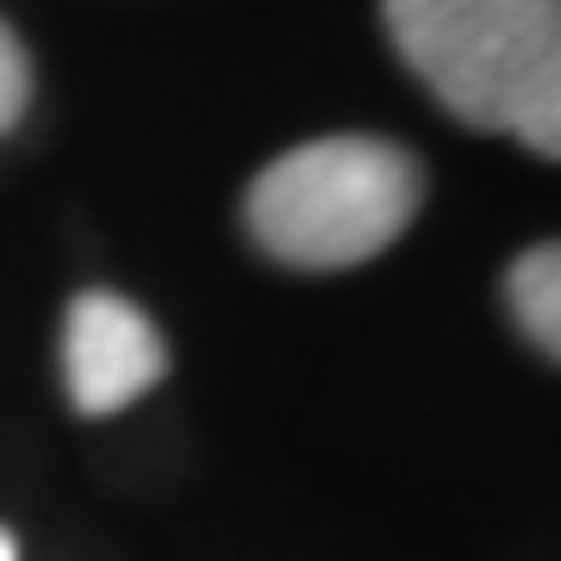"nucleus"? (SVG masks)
Returning <instances> with one entry per match:
<instances>
[{
    "label": "nucleus",
    "mask_w": 561,
    "mask_h": 561,
    "mask_svg": "<svg viewBox=\"0 0 561 561\" xmlns=\"http://www.w3.org/2000/svg\"><path fill=\"white\" fill-rule=\"evenodd\" d=\"M381 20L461 125L561 157V0H381Z\"/></svg>",
    "instance_id": "1"
},
{
    "label": "nucleus",
    "mask_w": 561,
    "mask_h": 561,
    "mask_svg": "<svg viewBox=\"0 0 561 561\" xmlns=\"http://www.w3.org/2000/svg\"><path fill=\"white\" fill-rule=\"evenodd\" d=\"M424 206V169L393 138H312L250 181L243 225L287 268H356L405 238Z\"/></svg>",
    "instance_id": "2"
},
{
    "label": "nucleus",
    "mask_w": 561,
    "mask_h": 561,
    "mask_svg": "<svg viewBox=\"0 0 561 561\" xmlns=\"http://www.w3.org/2000/svg\"><path fill=\"white\" fill-rule=\"evenodd\" d=\"M169 375V343L157 319L131 306L125 294L88 287L69 300L62 319V387L81 419H113L138 405L150 387Z\"/></svg>",
    "instance_id": "3"
},
{
    "label": "nucleus",
    "mask_w": 561,
    "mask_h": 561,
    "mask_svg": "<svg viewBox=\"0 0 561 561\" xmlns=\"http://www.w3.org/2000/svg\"><path fill=\"white\" fill-rule=\"evenodd\" d=\"M505 300H512V319L542 356H561V250L556 243H530L512 275H505Z\"/></svg>",
    "instance_id": "4"
},
{
    "label": "nucleus",
    "mask_w": 561,
    "mask_h": 561,
    "mask_svg": "<svg viewBox=\"0 0 561 561\" xmlns=\"http://www.w3.org/2000/svg\"><path fill=\"white\" fill-rule=\"evenodd\" d=\"M25 106H32V57L13 38V25L0 20V138L25 119Z\"/></svg>",
    "instance_id": "5"
},
{
    "label": "nucleus",
    "mask_w": 561,
    "mask_h": 561,
    "mask_svg": "<svg viewBox=\"0 0 561 561\" xmlns=\"http://www.w3.org/2000/svg\"><path fill=\"white\" fill-rule=\"evenodd\" d=\"M0 561H20V542H13V530H0Z\"/></svg>",
    "instance_id": "6"
}]
</instances>
